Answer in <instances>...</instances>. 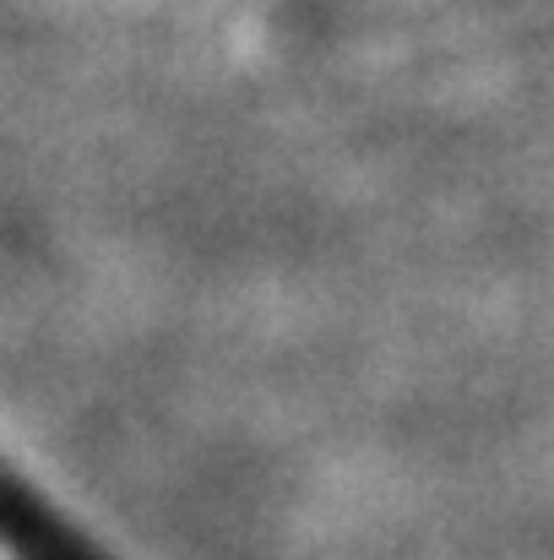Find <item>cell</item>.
<instances>
[{"mask_svg":"<svg viewBox=\"0 0 554 560\" xmlns=\"http://www.w3.org/2000/svg\"><path fill=\"white\" fill-rule=\"evenodd\" d=\"M0 560H104L55 506L0 463Z\"/></svg>","mask_w":554,"mask_h":560,"instance_id":"obj_1","label":"cell"}]
</instances>
